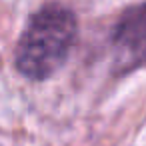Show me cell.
<instances>
[{"mask_svg": "<svg viewBox=\"0 0 146 146\" xmlns=\"http://www.w3.org/2000/svg\"><path fill=\"white\" fill-rule=\"evenodd\" d=\"M78 40V16L60 2H46L34 10L14 46V70L30 80H50L68 62Z\"/></svg>", "mask_w": 146, "mask_h": 146, "instance_id": "obj_1", "label": "cell"}, {"mask_svg": "<svg viewBox=\"0 0 146 146\" xmlns=\"http://www.w3.org/2000/svg\"><path fill=\"white\" fill-rule=\"evenodd\" d=\"M110 70L122 78L146 66V0L126 6L110 28Z\"/></svg>", "mask_w": 146, "mask_h": 146, "instance_id": "obj_2", "label": "cell"}]
</instances>
